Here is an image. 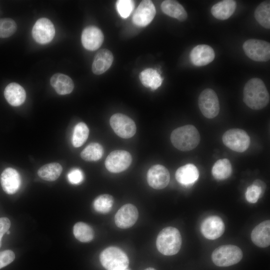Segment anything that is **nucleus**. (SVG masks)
Returning <instances> with one entry per match:
<instances>
[{"mask_svg": "<svg viewBox=\"0 0 270 270\" xmlns=\"http://www.w3.org/2000/svg\"><path fill=\"white\" fill-rule=\"evenodd\" d=\"M243 100L248 106L254 110L262 109L268 104L270 94L262 80L252 78L246 84Z\"/></svg>", "mask_w": 270, "mask_h": 270, "instance_id": "1", "label": "nucleus"}, {"mask_svg": "<svg viewBox=\"0 0 270 270\" xmlns=\"http://www.w3.org/2000/svg\"><path fill=\"white\" fill-rule=\"evenodd\" d=\"M200 134L196 128L190 124L178 127L170 135L172 145L182 151H189L196 148L200 142Z\"/></svg>", "mask_w": 270, "mask_h": 270, "instance_id": "2", "label": "nucleus"}, {"mask_svg": "<svg viewBox=\"0 0 270 270\" xmlns=\"http://www.w3.org/2000/svg\"><path fill=\"white\" fill-rule=\"evenodd\" d=\"M182 237L179 230L172 226L162 229L158 234L156 240L158 250L165 256H172L180 250Z\"/></svg>", "mask_w": 270, "mask_h": 270, "instance_id": "3", "label": "nucleus"}, {"mask_svg": "<svg viewBox=\"0 0 270 270\" xmlns=\"http://www.w3.org/2000/svg\"><path fill=\"white\" fill-rule=\"evenodd\" d=\"M100 260L106 270H122L127 268L129 260L126 254L116 246H110L100 254Z\"/></svg>", "mask_w": 270, "mask_h": 270, "instance_id": "4", "label": "nucleus"}, {"mask_svg": "<svg viewBox=\"0 0 270 270\" xmlns=\"http://www.w3.org/2000/svg\"><path fill=\"white\" fill-rule=\"evenodd\" d=\"M243 254L238 246L232 244L221 246L216 248L212 253L213 262L218 266H228L238 262Z\"/></svg>", "mask_w": 270, "mask_h": 270, "instance_id": "5", "label": "nucleus"}, {"mask_svg": "<svg viewBox=\"0 0 270 270\" xmlns=\"http://www.w3.org/2000/svg\"><path fill=\"white\" fill-rule=\"evenodd\" d=\"M224 144L230 150L239 152L246 151L248 148L250 140L246 132L240 128H232L222 136Z\"/></svg>", "mask_w": 270, "mask_h": 270, "instance_id": "6", "label": "nucleus"}, {"mask_svg": "<svg viewBox=\"0 0 270 270\" xmlns=\"http://www.w3.org/2000/svg\"><path fill=\"white\" fill-rule=\"evenodd\" d=\"M246 54L256 62H267L270 59V43L262 40L249 39L243 44Z\"/></svg>", "mask_w": 270, "mask_h": 270, "instance_id": "7", "label": "nucleus"}, {"mask_svg": "<svg viewBox=\"0 0 270 270\" xmlns=\"http://www.w3.org/2000/svg\"><path fill=\"white\" fill-rule=\"evenodd\" d=\"M198 104L202 114L208 118H213L219 113L218 98L212 89L206 88L202 92L198 97Z\"/></svg>", "mask_w": 270, "mask_h": 270, "instance_id": "8", "label": "nucleus"}, {"mask_svg": "<svg viewBox=\"0 0 270 270\" xmlns=\"http://www.w3.org/2000/svg\"><path fill=\"white\" fill-rule=\"evenodd\" d=\"M110 124L114 132L120 137L128 138L136 132V126L134 120L122 114H113L110 118Z\"/></svg>", "mask_w": 270, "mask_h": 270, "instance_id": "9", "label": "nucleus"}, {"mask_svg": "<svg viewBox=\"0 0 270 270\" xmlns=\"http://www.w3.org/2000/svg\"><path fill=\"white\" fill-rule=\"evenodd\" d=\"M132 161V157L130 152L124 150H116L108 154L105 160V166L110 172L118 173L126 170Z\"/></svg>", "mask_w": 270, "mask_h": 270, "instance_id": "10", "label": "nucleus"}, {"mask_svg": "<svg viewBox=\"0 0 270 270\" xmlns=\"http://www.w3.org/2000/svg\"><path fill=\"white\" fill-rule=\"evenodd\" d=\"M55 29L52 22L47 18L38 19L34 24L32 29L34 39L38 44H46L53 39Z\"/></svg>", "mask_w": 270, "mask_h": 270, "instance_id": "11", "label": "nucleus"}, {"mask_svg": "<svg viewBox=\"0 0 270 270\" xmlns=\"http://www.w3.org/2000/svg\"><path fill=\"white\" fill-rule=\"evenodd\" d=\"M156 13L155 6L151 0H142L132 16V22L138 26H146L152 20Z\"/></svg>", "mask_w": 270, "mask_h": 270, "instance_id": "12", "label": "nucleus"}, {"mask_svg": "<svg viewBox=\"0 0 270 270\" xmlns=\"http://www.w3.org/2000/svg\"><path fill=\"white\" fill-rule=\"evenodd\" d=\"M170 179V175L168 170L160 164L152 166L147 173L148 184L156 190L165 188L168 185Z\"/></svg>", "mask_w": 270, "mask_h": 270, "instance_id": "13", "label": "nucleus"}, {"mask_svg": "<svg viewBox=\"0 0 270 270\" xmlns=\"http://www.w3.org/2000/svg\"><path fill=\"white\" fill-rule=\"evenodd\" d=\"M225 226L220 218L216 216L207 217L200 225L202 235L207 239L214 240L220 238L224 232Z\"/></svg>", "mask_w": 270, "mask_h": 270, "instance_id": "14", "label": "nucleus"}, {"mask_svg": "<svg viewBox=\"0 0 270 270\" xmlns=\"http://www.w3.org/2000/svg\"><path fill=\"white\" fill-rule=\"evenodd\" d=\"M138 216V212L136 208L130 204H126L115 214V224L120 228H128L136 222Z\"/></svg>", "mask_w": 270, "mask_h": 270, "instance_id": "15", "label": "nucleus"}, {"mask_svg": "<svg viewBox=\"0 0 270 270\" xmlns=\"http://www.w3.org/2000/svg\"><path fill=\"white\" fill-rule=\"evenodd\" d=\"M104 38L103 33L100 28L95 26H89L82 32V43L86 49L95 50L102 44Z\"/></svg>", "mask_w": 270, "mask_h": 270, "instance_id": "16", "label": "nucleus"}, {"mask_svg": "<svg viewBox=\"0 0 270 270\" xmlns=\"http://www.w3.org/2000/svg\"><path fill=\"white\" fill-rule=\"evenodd\" d=\"M214 57L215 53L212 48L206 44L196 46L190 54L191 62L198 66L208 64L214 60Z\"/></svg>", "mask_w": 270, "mask_h": 270, "instance_id": "17", "label": "nucleus"}, {"mask_svg": "<svg viewBox=\"0 0 270 270\" xmlns=\"http://www.w3.org/2000/svg\"><path fill=\"white\" fill-rule=\"evenodd\" d=\"M0 184L5 192L9 194H14L20 186V175L15 169L8 168L1 174Z\"/></svg>", "mask_w": 270, "mask_h": 270, "instance_id": "18", "label": "nucleus"}, {"mask_svg": "<svg viewBox=\"0 0 270 270\" xmlns=\"http://www.w3.org/2000/svg\"><path fill=\"white\" fill-rule=\"evenodd\" d=\"M253 243L260 248H266L270 244V220H264L258 224L251 233Z\"/></svg>", "mask_w": 270, "mask_h": 270, "instance_id": "19", "label": "nucleus"}, {"mask_svg": "<svg viewBox=\"0 0 270 270\" xmlns=\"http://www.w3.org/2000/svg\"><path fill=\"white\" fill-rule=\"evenodd\" d=\"M114 60L112 52L107 49L99 50L96 55L92 70L94 74H101L106 72L111 66Z\"/></svg>", "mask_w": 270, "mask_h": 270, "instance_id": "20", "label": "nucleus"}, {"mask_svg": "<svg viewBox=\"0 0 270 270\" xmlns=\"http://www.w3.org/2000/svg\"><path fill=\"white\" fill-rule=\"evenodd\" d=\"M4 96L11 106H18L22 104L25 101L26 92L20 84L16 82H12L6 87Z\"/></svg>", "mask_w": 270, "mask_h": 270, "instance_id": "21", "label": "nucleus"}, {"mask_svg": "<svg viewBox=\"0 0 270 270\" xmlns=\"http://www.w3.org/2000/svg\"><path fill=\"white\" fill-rule=\"evenodd\" d=\"M199 172L194 164H188L179 168L176 172V178L181 184H193L198 178Z\"/></svg>", "mask_w": 270, "mask_h": 270, "instance_id": "22", "label": "nucleus"}, {"mask_svg": "<svg viewBox=\"0 0 270 270\" xmlns=\"http://www.w3.org/2000/svg\"><path fill=\"white\" fill-rule=\"evenodd\" d=\"M50 83L56 92L60 95L69 94L74 88V84L72 78L61 73L54 74L50 78Z\"/></svg>", "mask_w": 270, "mask_h": 270, "instance_id": "23", "label": "nucleus"}, {"mask_svg": "<svg viewBox=\"0 0 270 270\" xmlns=\"http://www.w3.org/2000/svg\"><path fill=\"white\" fill-rule=\"evenodd\" d=\"M236 4L233 0H224L218 2L212 6L211 12L216 18L225 20L228 18L234 12Z\"/></svg>", "mask_w": 270, "mask_h": 270, "instance_id": "24", "label": "nucleus"}, {"mask_svg": "<svg viewBox=\"0 0 270 270\" xmlns=\"http://www.w3.org/2000/svg\"><path fill=\"white\" fill-rule=\"evenodd\" d=\"M161 9L166 15L180 22L186 20L188 18L187 12L184 8L175 0H164L161 4Z\"/></svg>", "mask_w": 270, "mask_h": 270, "instance_id": "25", "label": "nucleus"}, {"mask_svg": "<svg viewBox=\"0 0 270 270\" xmlns=\"http://www.w3.org/2000/svg\"><path fill=\"white\" fill-rule=\"evenodd\" d=\"M140 80L142 84L146 88L155 90L159 88L163 78L156 70L149 68L142 71L140 74Z\"/></svg>", "mask_w": 270, "mask_h": 270, "instance_id": "26", "label": "nucleus"}, {"mask_svg": "<svg viewBox=\"0 0 270 270\" xmlns=\"http://www.w3.org/2000/svg\"><path fill=\"white\" fill-rule=\"evenodd\" d=\"M62 166L56 162H52L41 166L38 172V176L44 180L54 181L57 180L62 172Z\"/></svg>", "mask_w": 270, "mask_h": 270, "instance_id": "27", "label": "nucleus"}, {"mask_svg": "<svg viewBox=\"0 0 270 270\" xmlns=\"http://www.w3.org/2000/svg\"><path fill=\"white\" fill-rule=\"evenodd\" d=\"M212 173L213 176L218 180H224L228 178L232 173L230 162L227 158L218 160L214 164Z\"/></svg>", "mask_w": 270, "mask_h": 270, "instance_id": "28", "label": "nucleus"}, {"mask_svg": "<svg viewBox=\"0 0 270 270\" xmlns=\"http://www.w3.org/2000/svg\"><path fill=\"white\" fill-rule=\"evenodd\" d=\"M73 232L75 238L83 242L92 240L94 234L92 228L83 222L76 223L74 226Z\"/></svg>", "mask_w": 270, "mask_h": 270, "instance_id": "29", "label": "nucleus"}, {"mask_svg": "<svg viewBox=\"0 0 270 270\" xmlns=\"http://www.w3.org/2000/svg\"><path fill=\"white\" fill-rule=\"evenodd\" d=\"M254 17L258 22L263 27L270 28V2L265 1L260 3L254 12Z\"/></svg>", "mask_w": 270, "mask_h": 270, "instance_id": "30", "label": "nucleus"}, {"mask_svg": "<svg viewBox=\"0 0 270 270\" xmlns=\"http://www.w3.org/2000/svg\"><path fill=\"white\" fill-rule=\"evenodd\" d=\"M104 154L102 146L98 143L92 142L87 146L81 152V158L86 161H96Z\"/></svg>", "mask_w": 270, "mask_h": 270, "instance_id": "31", "label": "nucleus"}, {"mask_svg": "<svg viewBox=\"0 0 270 270\" xmlns=\"http://www.w3.org/2000/svg\"><path fill=\"white\" fill-rule=\"evenodd\" d=\"M89 129L86 124L78 123L74 128L72 137V144L76 148L81 146L87 140Z\"/></svg>", "mask_w": 270, "mask_h": 270, "instance_id": "32", "label": "nucleus"}, {"mask_svg": "<svg viewBox=\"0 0 270 270\" xmlns=\"http://www.w3.org/2000/svg\"><path fill=\"white\" fill-rule=\"evenodd\" d=\"M113 197L108 194H104L98 196L94 200L93 206L97 212L106 214L109 212L114 204Z\"/></svg>", "mask_w": 270, "mask_h": 270, "instance_id": "33", "label": "nucleus"}, {"mask_svg": "<svg viewBox=\"0 0 270 270\" xmlns=\"http://www.w3.org/2000/svg\"><path fill=\"white\" fill-rule=\"evenodd\" d=\"M17 25L16 22L10 18H0V38L10 36L16 32Z\"/></svg>", "mask_w": 270, "mask_h": 270, "instance_id": "34", "label": "nucleus"}, {"mask_svg": "<svg viewBox=\"0 0 270 270\" xmlns=\"http://www.w3.org/2000/svg\"><path fill=\"white\" fill-rule=\"evenodd\" d=\"M134 8V1L131 0H118L116 2V8L120 16L127 18Z\"/></svg>", "mask_w": 270, "mask_h": 270, "instance_id": "35", "label": "nucleus"}, {"mask_svg": "<svg viewBox=\"0 0 270 270\" xmlns=\"http://www.w3.org/2000/svg\"><path fill=\"white\" fill-rule=\"evenodd\" d=\"M264 192L259 186L252 184L246 189L245 194L246 200L250 203L254 204L258 202Z\"/></svg>", "mask_w": 270, "mask_h": 270, "instance_id": "36", "label": "nucleus"}, {"mask_svg": "<svg viewBox=\"0 0 270 270\" xmlns=\"http://www.w3.org/2000/svg\"><path fill=\"white\" fill-rule=\"evenodd\" d=\"M15 258L14 252L11 250H6L0 252V269L6 266L14 261Z\"/></svg>", "mask_w": 270, "mask_h": 270, "instance_id": "37", "label": "nucleus"}, {"mask_svg": "<svg viewBox=\"0 0 270 270\" xmlns=\"http://www.w3.org/2000/svg\"><path fill=\"white\" fill-rule=\"evenodd\" d=\"M68 178L71 184H78L82 182L84 180V174L80 170L74 168L68 172Z\"/></svg>", "mask_w": 270, "mask_h": 270, "instance_id": "38", "label": "nucleus"}, {"mask_svg": "<svg viewBox=\"0 0 270 270\" xmlns=\"http://www.w3.org/2000/svg\"><path fill=\"white\" fill-rule=\"evenodd\" d=\"M10 226V220L5 217L0 218V248L2 246V238L4 234L6 232Z\"/></svg>", "mask_w": 270, "mask_h": 270, "instance_id": "39", "label": "nucleus"}, {"mask_svg": "<svg viewBox=\"0 0 270 270\" xmlns=\"http://www.w3.org/2000/svg\"><path fill=\"white\" fill-rule=\"evenodd\" d=\"M253 184L258 186L264 192L266 186L264 182H263L262 180H256L254 182Z\"/></svg>", "mask_w": 270, "mask_h": 270, "instance_id": "40", "label": "nucleus"}, {"mask_svg": "<svg viewBox=\"0 0 270 270\" xmlns=\"http://www.w3.org/2000/svg\"><path fill=\"white\" fill-rule=\"evenodd\" d=\"M144 270H155L154 268H146Z\"/></svg>", "mask_w": 270, "mask_h": 270, "instance_id": "41", "label": "nucleus"}, {"mask_svg": "<svg viewBox=\"0 0 270 270\" xmlns=\"http://www.w3.org/2000/svg\"><path fill=\"white\" fill-rule=\"evenodd\" d=\"M8 234H10V232L9 230H8L6 232Z\"/></svg>", "mask_w": 270, "mask_h": 270, "instance_id": "42", "label": "nucleus"}, {"mask_svg": "<svg viewBox=\"0 0 270 270\" xmlns=\"http://www.w3.org/2000/svg\"><path fill=\"white\" fill-rule=\"evenodd\" d=\"M122 270H129L127 269V268H126V269Z\"/></svg>", "mask_w": 270, "mask_h": 270, "instance_id": "43", "label": "nucleus"}]
</instances>
